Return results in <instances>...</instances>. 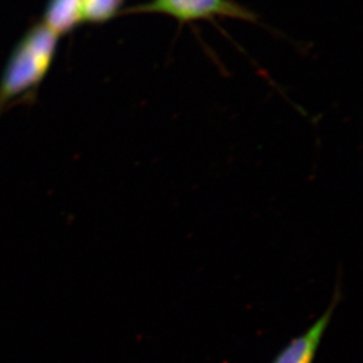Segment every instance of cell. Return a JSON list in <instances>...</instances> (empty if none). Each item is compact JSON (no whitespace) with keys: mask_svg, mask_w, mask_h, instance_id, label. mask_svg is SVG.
<instances>
[{"mask_svg":"<svg viewBox=\"0 0 363 363\" xmlns=\"http://www.w3.org/2000/svg\"><path fill=\"white\" fill-rule=\"evenodd\" d=\"M58 38L43 24L25 35L0 82V107L40 84L55 58Z\"/></svg>","mask_w":363,"mask_h":363,"instance_id":"6da1fadb","label":"cell"},{"mask_svg":"<svg viewBox=\"0 0 363 363\" xmlns=\"http://www.w3.org/2000/svg\"><path fill=\"white\" fill-rule=\"evenodd\" d=\"M133 12L166 14L182 24L216 17L254 21V16L250 11L230 0H152L135 7Z\"/></svg>","mask_w":363,"mask_h":363,"instance_id":"7a4b0ae2","label":"cell"},{"mask_svg":"<svg viewBox=\"0 0 363 363\" xmlns=\"http://www.w3.org/2000/svg\"><path fill=\"white\" fill-rule=\"evenodd\" d=\"M342 298L341 284L337 282L332 298L325 312L318 318L301 335L296 336L291 342L280 350L272 363H313L323 341V335L328 329L340 301Z\"/></svg>","mask_w":363,"mask_h":363,"instance_id":"3957f363","label":"cell"},{"mask_svg":"<svg viewBox=\"0 0 363 363\" xmlns=\"http://www.w3.org/2000/svg\"><path fill=\"white\" fill-rule=\"evenodd\" d=\"M82 21V0H50L43 25L60 37L72 31Z\"/></svg>","mask_w":363,"mask_h":363,"instance_id":"277c9868","label":"cell"},{"mask_svg":"<svg viewBox=\"0 0 363 363\" xmlns=\"http://www.w3.org/2000/svg\"><path fill=\"white\" fill-rule=\"evenodd\" d=\"M123 0H82V18L92 23H103L117 14Z\"/></svg>","mask_w":363,"mask_h":363,"instance_id":"5b68a950","label":"cell"}]
</instances>
